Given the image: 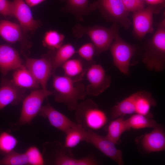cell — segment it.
I'll return each mask as SVG.
<instances>
[{"mask_svg":"<svg viewBox=\"0 0 165 165\" xmlns=\"http://www.w3.org/2000/svg\"><path fill=\"white\" fill-rule=\"evenodd\" d=\"M53 92L42 89L33 90L23 100L22 106L18 121L20 125L30 123L38 113L44 99L52 94Z\"/></svg>","mask_w":165,"mask_h":165,"instance_id":"obj_7","label":"cell"},{"mask_svg":"<svg viewBox=\"0 0 165 165\" xmlns=\"http://www.w3.org/2000/svg\"><path fill=\"white\" fill-rule=\"evenodd\" d=\"M135 113L151 118L150 112L152 107L156 105V102L151 94L145 91H139L135 93Z\"/></svg>","mask_w":165,"mask_h":165,"instance_id":"obj_19","label":"cell"},{"mask_svg":"<svg viewBox=\"0 0 165 165\" xmlns=\"http://www.w3.org/2000/svg\"><path fill=\"white\" fill-rule=\"evenodd\" d=\"M24 90L15 85L11 80L2 78L0 87V111L9 105H15L23 100Z\"/></svg>","mask_w":165,"mask_h":165,"instance_id":"obj_13","label":"cell"},{"mask_svg":"<svg viewBox=\"0 0 165 165\" xmlns=\"http://www.w3.org/2000/svg\"><path fill=\"white\" fill-rule=\"evenodd\" d=\"M88 82L86 88V94L97 96L104 92L110 86V76L100 64L93 63L88 68L85 74Z\"/></svg>","mask_w":165,"mask_h":165,"instance_id":"obj_8","label":"cell"},{"mask_svg":"<svg viewBox=\"0 0 165 165\" xmlns=\"http://www.w3.org/2000/svg\"><path fill=\"white\" fill-rule=\"evenodd\" d=\"M26 4L30 7L35 6L45 0H24Z\"/></svg>","mask_w":165,"mask_h":165,"instance_id":"obj_36","label":"cell"},{"mask_svg":"<svg viewBox=\"0 0 165 165\" xmlns=\"http://www.w3.org/2000/svg\"><path fill=\"white\" fill-rule=\"evenodd\" d=\"M64 35L58 31L50 30L46 32L42 41L43 46L51 50H55L62 45Z\"/></svg>","mask_w":165,"mask_h":165,"instance_id":"obj_28","label":"cell"},{"mask_svg":"<svg viewBox=\"0 0 165 165\" xmlns=\"http://www.w3.org/2000/svg\"><path fill=\"white\" fill-rule=\"evenodd\" d=\"M89 6L91 12L98 10L107 20L119 24L125 29L131 24L128 17L129 12L125 9L122 0H97Z\"/></svg>","mask_w":165,"mask_h":165,"instance_id":"obj_5","label":"cell"},{"mask_svg":"<svg viewBox=\"0 0 165 165\" xmlns=\"http://www.w3.org/2000/svg\"><path fill=\"white\" fill-rule=\"evenodd\" d=\"M11 80L16 86L23 89H36L39 84L25 66L22 65L16 69Z\"/></svg>","mask_w":165,"mask_h":165,"instance_id":"obj_18","label":"cell"},{"mask_svg":"<svg viewBox=\"0 0 165 165\" xmlns=\"http://www.w3.org/2000/svg\"><path fill=\"white\" fill-rule=\"evenodd\" d=\"M80 58L90 64L94 63L93 57L95 55L94 46L92 42H88L81 46L76 51Z\"/></svg>","mask_w":165,"mask_h":165,"instance_id":"obj_31","label":"cell"},{"mask_svg":"<svg viewBox=\"0 0 165 165\" xmlns=\"http://www.w3.org/2000/svg\"><path fill=\"white\" fill-rule=\"evenodd\" d=\"M75 111L77 123L86 129H99L107 122L105 113L91 99H87L79 103Z\"/></svg>","mask_w":165,"mask_h":165,"instance_id":"obj_4","label":"cell"},{"mask_svg":"<svg viewBox=\"0 0 165 165\" xmlns=\"http://www.w3.org/2000/svg\"><path fill=\"white\" fill-rule=\"evenodd\" d=\"M85 141L91 144L118 164H124L122 151L116 148L115 144L105 136L100 135L93 130L88 129L86 130Z\"/></svg>","mask_w":165,"mask_h":165,"instance_id":"obj_10","label":"cell"},{"mask_svg":"<svg viewBox=\"0 0 165 165\" xmlns=\"http://www.w3.org/2000/svg\"><path fill=\"white\" fill-rule=\"evenodd\" d=\"M14 16L19 21L25 31L35 30L38 25L37 21L33 18L29 6L23 0H14Z\"/></svg>","mask_w":165,"mask_h":165,"instance_id":"obj_16","label":"cell"},{"mask_svg":"<svg viewBox=\"0 0 165 165\" xmlns=\"http://www.w3.org/2000/svg\"><path fill=\"white\" fill-rule=\"evenodd\" d=\"M22 65L19 53L15 50L7 45H0V72L3 76Z\"/></svg>","mask_w":165,"mask_h":165,"instance_id":"obj_15","label":"cell"},{"mask_svg":"<svg viewBox=\"0 0 165 165\" xmlns=\"http://www.w3.org/2000/svg\"><path fill=\"white\" fill-rule=\"evenodd\" d=\"M148 6H153L162 9L165 6V0H144Z\"/></svg>","mask_w":165,"mask_h":165,"instance_id":"obj_35","label":"cell"},{"mask_svg":"<svg viewBox=\"0 0 165 165\" xmlns=\"http://www.w3.org/2000/svg\"><path fill=\"white\" fill-rule=\"evenodd\" d=\"M39 113L47 118L51 125L65 134L78 124L54 109L48 101L46 105L42 106Z\"/></svg>","mask_w":165,"mask_h":165,"instance_id":"obj_12","label":"cell"},{"mask_svg":"<svg viewBox=\"0 0 165 165\" xmlns=\"http://www.w3.org/2000/svg\"><path fill=\"white\" fill-rule=\"evenodd\" d=\"M0 14L6 16H14V4L8 0H0Z\"/></svg>","mask_w":165,"mask_h":165,"instance_id":"obj_34","label":"cell"},{"mask_svg":"<svg viewBox=\"0 0 165 165\" xmlns=\"http://www.w3.org/2000/svg\"><path fill=\"white\" fill-rule=\"evenodd\" d=\"M65 2V6L63 10L65 12L73 14L79 21L83 20V16L87 15L91 12L89 5L88 0H61Z\"/></svg>","mask_w":165,"mask_h":165,"instance_id":"obj_20","label":"cell"},{"mask_svg":"<svg viewBox=\"0 0 165 165\" xmlns=\"http://www.w3.org/2000/svg\"><path fill=\"white\" fill-rule=\"evenodd\" d=\"M161 9L157 7L148 6L146 7L134 12L133 24L135 35L139 39L147 33L153 32V16Z\"/></svg>","mask_w":165,"mask_h":165,"instance_id":"obj_11","label":"cell"},{"mask_svg":"<svg viewBox=\"0 0 165 165\" xmlns=\"http://www.w3.org/2000/svg\"><path fill=\"white\" fill-rule=\"evenodd\" d=\"M25 153L28 159V165L44 164V161L42 155L37 147L31 146L29 147Z\"/></svg>","mask_w":165,"mask_h":165,"instance_id":"obj_32","label":"cell"},{"mask_svg":"<svg viewBox=\"0 0 165 165\" xmlns=\"http://www.w3.org/2000/svg\"><path fill=\"white\" fill-rule=\"evenodd\" d=\"M135 93H134L120 102H117L111 109L112 118L115 119L135 113Z\"/></svg>","mask_w":165,"mask_h":165,"instance_id":"obj_23","label":"cell"},{"mask_svg":"<svg viewBox=\"0 0 165 165\" xmlns=\"http://www.w3.org/2000/svg\"><path fill=\"white\" fill-rule=\"evenodd\" d=\"M56 50L53 56H52L53 66L54 70L61 67L66 61L70 59L76 51L73 46L70 43L62 45Z\"/></svg>","mask_w":165,"mask_h":165,"instance_id":"obj_24","label":"cell"},{"mask_svg":"<svg viewBox=\"0 0 165 165\" xmlns=\"http://www.w3.org/2000/svg\"><path fill=\"white\" fill-rule=\"evenodd\" d=\"M86 130L78 123L65 134L64 146L70 149L75 147L80 142L85 141Z\"/></svg>","mask_w":165,"mask_h":165,"instance_id":"obj_26","label":"cell"},{"mask_svg":"<svg viewBox=\"0 0 165 165\" xmlns=\"http://www.w3.org/2000/svg\"><path fill=\"white\" fill-rule=\"evenodd\" d=\"M142 61L148 70L161 72L165 64V19L159 23L149 41L143 53Z\"/></svg>","mask_w":165,"mask_h":165,"instance_id":"obj_2","label":"cell"},{"mask_svg":"<svg viewBox=\"0 0 165 165\" xmlns=\"http://www.w3.org/2000/svg\"><path fill=\"white\" fill-rule=\"evenodd\" d=\"M41 87L42 89L48 92V81L55 71L53 66L52 56H47L39 59L28 58L25 66Z\"/></svg>","mask_w":165,"mask_h":165,"instance_id":"obj_9","label":"cell"},{"mask_svg":"<svg viewBox=\"0 0 165 165\" xmlns=\"http://www.w3.org/2000/svg\"><path fill=\"white\" fill-rule=\"evenodd\" d=\"M62 145L57 153L54 164L57 165H88L90 163L89 158L86 156L81 159L74 158L71 151Z\"/></svg>","mask_w":165,"mask_h":165,"instance_id":"obj_21","label":"cell"},{"mask_svg":"<svg viewBox=\"0 0 165 165\" xmlns=\"http://www.w3.org/2000/svg\"><path fill=\"white\" fill-rule=\"evenodd\" d=\"M0 36L7 42H15L21 38L20 28L16 24L7 20H2L0 21Z\"/></svg>","mask_w":165,"mask_h":165,"instance_id":"obj_22","label":"cell"},{"mask_svg":"<svg viewBox=\"0 0 165 165\" xmlns=\"http://www.w3.org/2000/svg\"><path fill=\"white\" fill-rule=\"evenodd\" d=\"M109 48L113 65L123 74L129 75L130 61L135 51V47L125 42L118 34Z\"/></svg>","mask_w":165,"mask_h":165,"instance_id":"obj_6","label":"cell"},{"mask_svg":"<svg viewBox=\"0 0 165 165\" xmlns=\"http://www.w3.org/2000/svg\"><path fill=\"white\" fill-rule=\"evenodd\" d=\"M83 60L79 58L70 59L66 61L61 67L64 75L76 81L82 80L90 65H86Z\"/></svg>","mask_w":165,"mask_h":165,"instance_id":"obj_17","label":"cell"},{"mask_svg":"<svg viewBox=\"0 0 165 165\" xmlns=\"http://www.w3.org/2000/svg\"><path fill=\"white\" fill-rule=\"evenodd\" d=\"M128 130L125 119L120 117L112 121L109 124L106 137L115 144H117L122 133Z\"/></svg>","mask_w":165,"mask_h":165,"instance_id":"obj_25","label":"cell"},{"mask_svg":"<svg viewBox=\"0 0 165 165\" xmlns=\"http://www.w3.org/2000/svg\"><path fill=\"white\" fill-rule=\"evenodd\" d=\"M128 130L131 129H138L155 127L157 125L154 119L144 115L136 113L125 119Z\"/></svg>","mask_w":165,"mask_h":165,"instance_id":"obj_27","label":"cell"},{"mask_svg":"<svg viewBox=\"0 0 165 165\" xmlns=\"http://www.w3.org/2000/svg\"><path fill=\"white\" fill-rule=\"evenodd\" d=\"M17 143L16 139L6 132L0 134V152L5 155L13 151Z\"/></svg>","mask_w":165,"mask_h":165,"instance_id":"obj_30","label":"cell"},{"mask_svg":"<svg viewBox=\"0 0 165 165\" xmlns=\"http://www.w3.org/2000/svg\"><path fill=\"white\" fill-rule=\"evenodd\" d=\"M150 133L142 135L140 144L144 151L148 153L163 151L165 149V134L164 130L157 124Z\"/></svg>","mask_w":165,"mask_h":165,"instance_id":"obj_14","label":"cell"},{"mask_svg":"<svg viewBox=\"0 0 165 165\" xmlns=\"http://www.w3.org/2000/svg\"><path fill=\"white\" fill-rule=\"evenodd\" d=\"M0 165H28V159L25 153H20L13 151L5 155L0 160Z\"/></svg>","mask_w":165,"mask_h":165,"instance_id":"obj_29","label":"cell"},{"mask_svg":"<svg viewBox=\"0 0 165 165\" xmlns=\"http://www.w3.org/2000/svg\"><path fill=\"white\" fill-rule=\"evenodd\" d=\"M53 92L56 101L64 105L70 111L75 110L81 100L84 99L86 93L84 85L64 75H54Z\"/></svg>","mask_w":165,"mask_h":165,"instance_id":"obj_1","label":"cell"},{"mask_svg":"<svg viewBox=\"0 0 165 165\" xmlns=\"http://www.w3.org/2000/svg\"><path fill=\"white\" fill-rule=\"evenodd\" d=\"M114 24L110 28L99 25L82 26L77 24L72 28L74 35L79 38L86 35L90 39L95 50V55H99L109 48L116 36L118 34V28Z\"/></svg>","mask_w":165,"mask_h":165,"instance_id":"obj_3","label":"cell"},{"mask_svg":"<svg viewBox=\"0 0 165 165\" xmlns=\"http://www.w3.org/2000/svg\"><path fill=\"white\" fill-rule=\"evenodd\" d=\"M123 6L129 12H134L144 8L143 0H122Z\"/></svg>","mask_w":165,"mask_h":165,"instance_id":"obj_33","label":"cell"}]
</instances>
